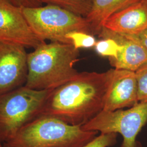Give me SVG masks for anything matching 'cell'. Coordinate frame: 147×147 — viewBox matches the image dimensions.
<instances>
[{"instance_id":"obj_1","label":"cell","mask_w":147,"mask_h":147,"mask_svg":"<svg viewBox=\"0 0 147 147\" xmlns=\"http://www.w3.org/2000/svg\"><path fill=\"white\" fill-rule=\"evenodd\" d=\"M113 71L111 69L104 73H79L50 92L38 117H51L72 125L83 126L104 110Z\"/></svg>"},{"instance_id":"obj_2","label":"cell","mask_w":147,"mask_h":147,"mask_svg":"<svg viewBox=\"0 0 147 147\" xmlns=\"http://www.w3.org/2000/svg\"><path fill=\"white\" fill-rule=\"evenodd\" d=\"M79 50L72 44L43 42L27 55L25 86L37 90H52L74 79Z\"/></svg>"},{"instance_id":"obj_3","label":"cell","mask_w":147,"mask_h":147,"mask_svg":"<svg viewBox=\"0 0 147 147\" xmlns=\"http://www.w3.org/2000/svg\"><path fill=\"white\" fill-rule=\"evenodd\" d=\"M98 134L53 117L41 116L21 128L3 143V147H82Z\"/></svg>"},{"instance_id":"obj_4","label":"cell","mask_w":147,"mask_h":147,"mask_svg":"<svg viewBox=\"0 0 147 147\" xmlns=\"http://www.w3.org/2000/svg\"><path fill=\"white\" fill-rule=\"evenodd\" d=\"M51 90H37L25 86L0 96V141L5 143L37 118Z\"/></svg>"},{"instance_id":"obj_5","label":"cell","mask_w":147,"mask_h":147,"mask_svg":"<svg viewBox=\"0 0 147 147\" xmlns=\"http://www.w3.org/2000/svg\"><path fill=\"white\" fill-rule=\"evenodd\" d=\"M21 8L32 31L42 42L48 40L70 44L67 36L71 32L82 31L92 34L85 18L57 6L46 5L36 8Z\"/></svg>"},{"instance_id":"obj_6","label":"cell","mask_w":147,"mask_h":147,"mask_svg":"<svg viewBox=\"0 0 147 147\" xmlns=\"http://www.w3.org/2000/svg\"><path fill=\"white\" fill-rule=\"evenodd\" d=\"M147 124V102H139L129 109L102 110L82 129L101 133H119L123 137L120 147H142L137 137Z\"/></svg>"},{"instance_id":"obj_7","label":"cell","mask_w":147,"mask_h":147,"mask_svg":"<svg viewBox=\"0 0 147 147\" xmlns=\"http://www.w3.org/2000/svg\"><path fill=\"white\" fill-rule=\"evenodd\" d=\"M0 41L34 49L45 42L33 32L21 7L9 0H0Z\"/></svg>"},{"instance_id":"obj_8","label":"cell","mask_w":147,"mask_h":147,"mask_svg":"<svg viewBox=\"0 0 147 147\" xmlns=\"http://www.w3.org/2000/svg\"><path fill=\"white\" fill-rule=\"evenodd\" d=\"M27 55L22 45L0 41V96L26 84Z\"/></svg>"},{"instance_id":"obj_9","label":"cell","mask_w":147,"mask_h":147,"mask_svg":"<svg viewBox=\"0 0 147 147\" xmlns=\"http://www.w3.org/2000/svg\"><path fill=\"white\" fill-rule=\"evenodd\" d=\"M102 39L115 40L121 49L116 58H109L111 65L116 69L136 71L147 63V50L138 36L111 31L102 28L99 33Z\"/></svg>"},{"instance_id":"obj_10","label":"cell","mask_w":147,"mask_h":147,"mask_svg":"<svg viewBox=\"0 0 147 147\" xmlns=\"http://www.w3.org/2000/svg\"><path fill=\"white\" fill-rule=\"evenodd\" d=\"M138 102L135 72L113 68L103 110L114 111L130 108Z\"/></svg>"},{"instance_id":"obj_11","label":"cell","mask_w":147,"mask_h":147,"mask_svg":"<svg viewBox=\"0 0 147 147\" xmlns=\"http://www.w3.org/2000/svg\"><path fill=\"white\" fill-rule=\"evenodd\" d=\"M102 28L138 36L147 29V0H140L115 13L106 20Z\"/></svg>"},{"instance_id":"obj_12","label":"cell","mask_w":147,"mask_h":147,"mask_svg":"<svg viewBox=\"0 0 147 147\" xmlns=\"http://www.w3.org/2000/svg\"><path fill=\"white\" fill-rule=\"evenodd\" d=\"M140 0H92L90 11L86 19L92 34H99L106 20L117 12Z\"/></svg>"},{"instance_id":"obj_13","label":"cell","mask_w":147,"mask_h":147,"mask_svg":"<svg viewBox=\"0 0 147 147\" xmlns=\"http://www.w3.org/2000/svg\"><path fill=\"white\" fill-rule=\"evenodd\" d=\"M42 3L57 6L77 16L86 18L90 11L92 0H40Z\"/></svg>"},{"instance_id":"obj_14","label":"cell","mask_w":147,"mask_h":147,"mask_svg":"<svg viewBox=\"0 0 147 147\" xmlns=\"http://www.w3.org/2000/svg\"><path fill=\"white\" fill-rule=\"evenodd\" d=\"M67 39L78 50L94 47L97 42L93 34L82 31L71 32L67 35Z\"/></svg>"},{"instance_id":"obj_15","label":"cell","mask_w":147,"mask_h":147,"mask_svg":"<svg viewBox=\"0 0 147 147\" xmlns=\"http://www.w3.org/2000/svg\"><path fill=\"white\" fill-rule=\"evenodd\" d=\"M95 50L99 55L109 58H116L121 50V46L111 38H104L96 42Z\"/></svg>"},{"instance_id":"obj_16","label":"cell","mask_w":147,"mask_h":147,"mask_svg":"<svg viewBox=\"0 0 147 147\" xmlns=\"http://www.w3.org/2000/svg\"><path fill=\"white\" fill-rule=\"evenodd\" d=\"M139 102H147V63L135 71Z\"/></svg>"},{"instance_id":"obj_17","label":"cell","mask_w":147,"mask_h":147,"mask_svg":"<svg viewBox=\"0 0 147 147\" xmlns=\"http://www.w3.org/2000/svg\"><path fill=\"white\" fill-rule=\"evenodd\" d=\"M117 134L101 133L90 142L82 147H110L115 146L117 143Z\"/></svg>"},{"instance_id":"obj_18","label":"cell","mask_w":147,"mask_h":147,"mask_svg":"<svg viewBox=\"0 0 147 147\" xmlns=\"http://www.w3.org/2000/svg\"><path fill=\"white\" fill-rule=\"evenodd\" d=\"M14 5L20 7L36 8L42 6L40 0H9Z\"/></svg>"},{"instance_id":"obj_19","label":"cell","mask_w":147,"mask_h":147,"mask_svg":"<svg viewBox=\"0 0 147 147\" xmlns=\"http://www.w3.org/2000/svg\"><path fill=\"white\" fill-rule=\"evenodd\" d=\"M138 36L142 44L147 50V29L140 34Z\"/></svg>"},{"instance_id":"obj_20","label":"cell","mask_w":147,"mask_h":147,"mask_svg":"<svg viewBox=\"0 0 147 147\" xmlns=\"http://www.w3.org/2000/svg\"><path fill=\"white\" fill-rule=\"evenodd\" d=\"M0 147H3V145H2V143L0 141Z\"/></svg>"}]
</instances>
